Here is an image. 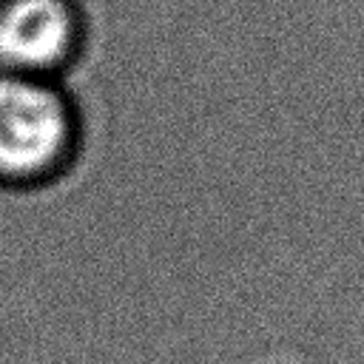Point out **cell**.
<instances>
[{
  "label": "cell",
  "mask_w": 364,
  "mask_h": 364,
  "mask_svg": "<svg viewBox=\"0 0 364 364\" xmlns=\"http://www.w3.org/2000/svg\"><path fill=\"white\" fill-rule=\"evenodd\" d=\"M77 148V114L60 80L0 71V182L57 176Z\"/></svg>",
  "instance_id": "6da1fadb"
},
{
  "label": "cell",
  "mask_w": 364,
  "mask_h": 364,
  "mask_svg": "<svg viewBox=\"0 0 364 364\" xmlns=\"http://www.w3.org/2000/svg\"><path fill=\"white\" fill-rule=\"evenodd\" d=\"M82 48L71 0H0V71L60 80Z\"/></svg>",
  "instance_id": "7a4b0ae2"
},
{
  "label": "cell",
  "mask_w": 364,
  "mask_h": 364,
  "mask_svg": "<svg viewBox=\"0 0 364 364\" xmlns=\"http://www.w3.org/2000/svg\"><path fill=\"white\" fill-rule=\"evenodd\" d=\"M71 159H74V156H71ZM74 162H77V165H80V168H82L85 173H91V171H88V168H85V165H82L80 159H74ZM91 179H94V182H97V185H100V188H102V191L108 193V188H105V185H102V182H100V179H97L94 173H91ZM108 199H111V193H108ZM111 205H114V199H111ZM114 208H117V205H114ZM117 213H119V208H117ZM119 216H122V213H119ZM122 219H125V216H122ZM125 225H128V222H125ZM128 228H131V225H128ZM131 230H134V228H131ZM134 236H136V233H134ZM136 239H139V236H136ZM139 242H142V239H139ZM142 247H145V242H142ZM145 250H148V247H145ZM148 253H151V250H148ZM151 256H154V253H151ZM154 259H156V256H154ZM156 262H159V259H156ZM159 264H162V262H159ZM162 270H165V267H162ZM165 273H168V270H165ZM168 276H171V273H168ZM171 279H173V276H171ZM173 282H176V279H173ZM176 284H179V282H176ZM179 287H182V284H179ZM182 290H185V287H182ZM185 293H188V290H185ZM188 296H191V293H188ZM191 299H193V296H191ZM193 301H196V299H193ZM196 304H199V301H196ZM199 307H202V304H199ZM202 310H205V307H202ZM205 313H208V310H205ZM208 316H210V313H208ZM210 321H213V324H216V327H219V330H222V333H225V336H228V338H230V341H233V344H236V347H239V350H242V353L247 355V350H245V347H242V344H239V341H236V338H233V336H230V333H228V330H225V327H222V324H219V321H216L213 316H210ZM247 361L253 364V358H250V355H247Z\"/></svg>",
  "instance_id": "3957f363"
}]
</instances>
